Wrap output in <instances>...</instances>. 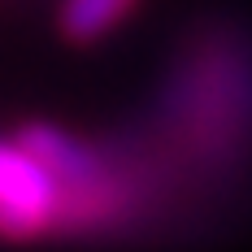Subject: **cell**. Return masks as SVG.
Segmentation results:
<instances>
[{
	"mask_svg": "<svg viewBox=\"0 0 252 252\" xmlns=\"http://www.w3.org/2000/svg\"><path fill=\"white\" fill-rule=\"evenodd\" d=\"M161 130L204 170L222 174L252 148V48L218 35L178 61L161 92Z\"/></svg>",
	"mask_w": 252,
	"mask_h": 252,
	"instance_id": "6da1fadb",
	"label": "cell"
},
{
	"mask_svg": "<svg viewBox=\"0 0 252 252\" xmlns=\"http://www.w3.org/2000/svg\"><path fill=\"white\" fill-rule=\"evenodd\" d=\"M65 230V187L22 139H0V235L35 239Z\"/></svg>",
	"mask_w": 252,
	"mask_h": 252,
	"instance_id": "7a4b0ae2",
	"label": "cell"
},
{
	"mask_svg": "<svg viewBox=\"0 0 252 252\" xmlns=\"http://www.w3.org/2000/svg\"><path fill=\"white\" fill-rule=\"evenodd\" d=\"M130 4L135 0H65L61 4V31L78 44L100 39L104 31H113L130 13Z\"/></svg>",
	"mask_w": 252,
	"mask_h": 252,
	"instance_id": "3957f363",
	"label": "cell"
}]
</instances>
